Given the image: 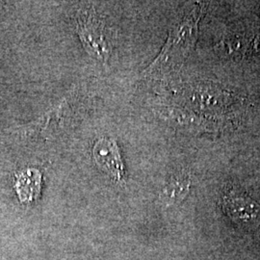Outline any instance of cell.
<instances>
[{
  "mask_svg": "<svg viewBox=\"0 0 260 260\" xmlns=\"http://www.w3.org/2000/svg\"><path fill=\"white\" fill-rule=\"evenodd\" d=\"M76 26L87 52L103 63L106 62L110 57L112 46L106 36L105 21L93 9L79 10Z\"/></svg>",
  "mask_w": 260,
  "mask_h": 260,
  "instance_id": "cell-1",
  "label": "cell"
},
{
  "mask_svg": "<svg viewBox=\"0 0 260 260\" xmlns=\"http://www.w3.org/2000/svg\"><path fill=\"white\" fill-rule=\"evenodd\" d=\"M201 18V11H196L175 29L171 34L167 46L154 66L168 65L181 60L194 46L198 36V22Z\"/></svg>",
  "mask_w": 260,
  "mask_h": 260,
  "instance_id": "cell-2",
  "label": "cell"
},
{
  "mask_svg": "<svg viewBox=\"0 0 260 260\" xmlns=\"http://www.w3.org/2000/svg\"><path fill=\"white\" fill-rule=\"evenodd\" d=\"M223 207L229 217L241 225L255 228L260 224L259 206L241 192H228L223 197Z\"/></svg>",
  "mask_w": 260,
  "mask_h": 260,
  "instance_id": "cell-3",
  "label": "cell"
},
{
  "mask_svg": "<svg viewBox=\"0 0 260 260\" xmlns=\"http://www.w3.org/2000/svg\"><path fill=\"white\" fill-rule=\"evenodd\" d=\"M93 160L96 166L115 181H121L124 176L120 149L112 139L102 138L93 146Z\"/></svg>",
  "mask_w": 260,
  "mask_h": 260,
  "instance_id": "cell-4",
  "label": "cell"
},
{
  "mask_svg": "<svg viewBox=\"0 0 260 260\" xmlns=\"http://www.w3.org/2000/svg\"><path fill=\"white\" fill-rule=\"evenodd\" d=\"M42 176L35 169H27L17 176L16 190L22 203H31L41 192Z\"/></svg>",
  "mask_w": 260,
  "mask_h": 260,
  "instance_id": "cell-5",
  "label": "cell"
},
{
  "mask_svg": "<svg viewBox=\"0 0 260 260\" xmlns=\"http://www.w3.org/2000/svg\"><path fill=\"white\" fill-rule=\"evenodd\" d=\"M190 183V177L187 174L178 173L174 175L164 187L161 193V199L167 205L181 202L189 192Z\"/></svg>",
  "mask_w": 260,
  "mask_h": 260,
  "instance_id": "cell-6",
  "label": "cell"
},
{
  "mask_svg": "<svg viewBox=\"0 0 260 260\" xmlns=\"http://www.w3.org/2000/svg\"><path fill=\"white\" fill-rule=\"evenodd\" d=\"M70 100L65 99L62 103H59L52 110L47 112L44 116H42L41 121L38 122V128L44 134L45 132L52 131V126L56 130V125L61 127V124L64 122L62 120L63 116H69L70 114Z\"/></svg>",
  "mask_w": 260,
  "mask_h": 260,
  "instance_id": "cell-7",
  "label": "cell"
}]
</instances>
